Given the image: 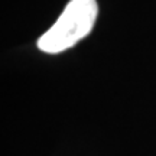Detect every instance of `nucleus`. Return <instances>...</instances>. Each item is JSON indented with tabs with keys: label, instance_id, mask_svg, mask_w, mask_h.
<instances>
[{
	"label": "nucleus",
	"instance_id": "1",
	"mask_svg": "<svg viewBox=\"0 0 156 156\" xmlns=\"http://www.w3.org/2000/svg\"><path fill=\"white\" fill-rule=\"evenodd\" d=\"M97 15L95 0H71L58 20L38 39V48L45 54H59L73 48L91 32Z\"/></svg>",
	"mask_w": 156,
	"mask_h": 156
}]
</instances>
